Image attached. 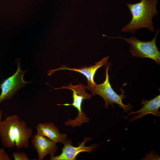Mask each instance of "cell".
Wrapping results in <instances>:
<instances>
[{
    "label": "cell",
    "instance_id": "ba28073f",
    "mask_svg": "<svg viewBox=\"0 0 160 160\" xmlns=\"http://www.w3.org/2000/svg\"><path fill=\"white\" fill-rule=\"evenodd\" d=\"M141 105H143L141 108L135 111H130L126 116L123 117L126 119L130 116L137 114V115L132 117L129 119V122L131 123L148 114H151L156 116L160 117V112L159 111L160 107V95L150 100L143 99Z\"/></svg>",
    "mask_w": 160,
    "mask_h": 160
},
{
    "label": "cell",
    "instance_id": "6da1fadb",
    "mask_svg": "<svg viewBox=\"0 0 160 160\" xmlns=\"http://www.w3.org/2000/svg\"><path fill=\"white\" fill-rule=\"evenodd\" d=\"M32 135V130L16 115L8 116L0 122L1 141L5 148H27Z\"/></svg>",
    "mask_w": 160,
    "mask_h": 160
},
{
    "label": "cell",
    "instance_id": "8fae6325",
    "mask_svg": "<svg viewBox=\"0 0 160 160\" xmlns=\"http://www.w3.org/2000/svg\"><path fill=\"white\" fill-rule=\"evenodd\" d=\"M12 155L14 160H30L27 154L22 152H14Z\"/></svg>",
    "mask_w": 160,
    "mask_h": 160
},
{
    "label": "cell",
    "instance_id": "4fadbf2b",
    "mask_svg": "<svg viewBox=\"0 0 160 160\" xmlns=\"http://www.w3.org/2000/svg\"><path fill=\"white\" fill-rule=\"evenodd\" d=\"M2 110H0V122L2 120Z\"/></svg>",
    "mask_w": 160,
    "mask_h": 160
},
{
    "label": "cell",
    "instance_id": "9c48e42d",
    "mask_svg": "<svg viewBox=\"0 0 160 160\" xmlns=\"http://www.w3.org/2000/svg\"><path fill=\"white\" fill-rule=\"evenodd\" d=\"M109 57L108 56L103 58L99 61L95 63L93 65L89 67L84 66L79 68L67 67L66 66L62 65L59 68L55 69H52L48 71V75L50 76L54 72L60 70H68L78 72L83 75L87 79V84H94L96 83L94 81V77L96 72L100 67L106 64Z\"/></svg>",
    "mask_w": 160,
    "mask_h": 160
},
{
    "label": "cell",
    "instance_id": "5b68a950",
    "mask_svg": "<svg viewBox=\"0 0 160 160\" xmlns=\"http://www.w3.org/2000/svg\"><path fill=\"white\" fill-rule=\"evenodd\" d=\"M17 68L16 72L12 76L4 80L0 84L1 90L0 94V104L6 100L11 99L21 88L30 83L25 81L23 79L26 72L21 70L20 61H16Z\"/></svg>",
    "mask_w": 160,
    "mask_h": 160
},
{
    "label": "cell",
    "instance_id": "8992f818",
    "mask_svg": "<svg viewBox=\"0 0 160 160\" xmlns=\"http://www.w3.org/2000/svg\"><path fill=\"white\" fill-rule=\"evenodd\" d=\"M89 137H84L83 141L79 143L77 147L72 145V141L71 139L66 140L63 144L62 152L59 155L54 156L50 158V160H76V157L80 153L84 152L91 153L98 146L99 144L94 143L89 146H86L87 142L92 140Z\"/></svg>",
    "mask_w": 160,
    "mask_h": 160
},
{
    "label": "cell",
    "instance_id": "277c9868",
    "mask_svg": "<svg viewBox=\"0 0 160 160\" xmlns=\"http://www.w3.org/2000/svg\"><path fill=\"white\" fill-rule=\"evenodd\" d=\"M159 30L156 31L154 38L150 41H144L138 40L135 36L129 39L117 37L124 39L130 45V52L134 57L147 58L153 59L160 64V52L156 45V39Z\"/></svg>",
    "mask_w": 160,
    "mask_h": 160
},
{
    "label": "cell",
    "instance_id": "7a4b0ae2",
    "mask_svg": "<svg viewBox=\"0 0 160 160\" xmlns=\"http://www.w3.org/2000/svg\"><path fill=\"white\" fill-rule=\"evenodd\" d=\"M158 0H141L134 4L127 3L132 15L130 21L121 30L123 32L134 33L139 29L145 28L151 32L155 31L152 18L158 14L156 10Z\"/></svg>",
    "mask_w": 160,
    "mask_h": 160
},
{
    "label": "cell",
    "instance_id": "52a82bcc",
    "mask_svg": "<svg viewBox=\"0 0 160 160\" xmlns=\"http://www.w3.org/2000/svg\"><path fill=\"white\" fill-rule=\"evenodd\" d=\"M31 142L37 153L39 160H43L47 155L50 159L54 157L58 148L56 143L37 134L32 136Z\"/></svg>",
    "mask_w": 160,
    "mask_h": 160
},
{
    "label": "cell",
    "instance_id": "3957f363",
    "mask_svg": "<svg viewBox=\"0 0 160 160\" xmlns=\"http://www.w3.org/2000/svg\"><path fill=\"white\" fill-rule=\"evenodd\" d=\"M110 66V64L108 63L105 67V78L103 82L99 84L96 83L87 84L86 86V88L91 92L92 95H97L103 98L105 102L104 107L106 109L108 108L109 104L114 107V105L113 104H116L122 108L125 112L127 113L132 110L133 106L129 103L126 105L123 103V99L126 98L124 89L121 88V94L119 95L113 89L109 81L108 73Z\"/></svg>",
    "mask_w": 160,
    "mask_h": 160
},
{
    "label": "cell",
    "instance_id": "30bf717a",
    "mask_svg": "<svg viewBox=\"0 0 160 160\" xmlns=\"http://www.w3.org/2000/svg\"><path fill=\"white\" fill-rule=\"evenodd\" d=\"M36 128L37 134L44 136L56 143L63 144L67 140L66 134L61 133L58 128L52 122L39 123Z\"/></svg>",
    "mask_w": 160,
    "mask_h": 160
},
{
    "label": "cell",
    "instance_id": "7c38bea8",
    "mask_svg": "<svg viewBox=\"0 0 160 160\" xmlns=\"http://www.w3.org/2000/svg\"><path fill=\"white\" fill-rule=\"evenodd\" d=\"M11 158L9 154L4 149L2 148L0 149V160H10Z\"/></svg>",
    "mask_w": 160,
    "mask_h": 160
}]
</instances>
